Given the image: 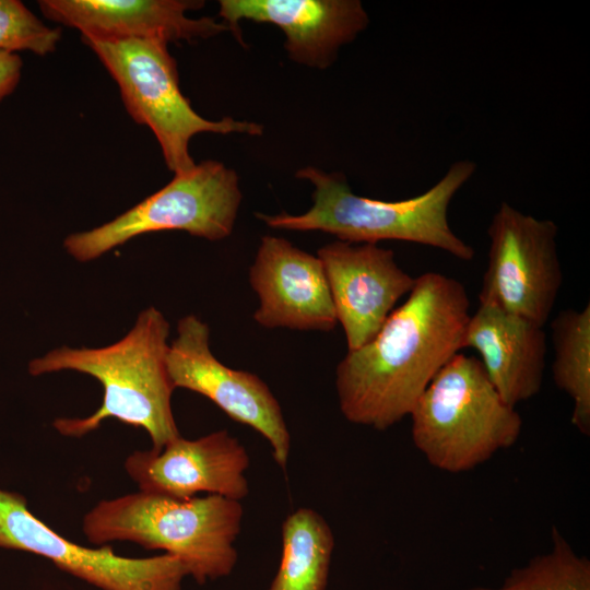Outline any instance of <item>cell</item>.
Instances as JSON below:
<instances>
[{
	"mask_svg": "<svg viewBox=\"0 0 590 590\" xmlns=\"http://www.w3.org/2000/svg\"><path fill=\"white\" fill-rule=\"evenodd\" d=\"M378 333L338 364L339 408L351 423L385 430L409 416L444 365L461 350L468 293L437 272L415 279Z\"/></svg>",
	"mask_w": 590,
	"mask_h": 590,
	"instance_id": "cell-1",
	"label": "cell"
},
{
	"mask_svg": "<svg viewBox=\"0 0 590 590\" xmlns=\"http://www.w3.org/2000/svg\"><path fill=\"white\" fill-rule=\"evenodd\" d=\"M168 335L164 315L149 307L116 343L95 349L60 346L32 359V376L74 370L94 377L103 386V403L92 415L59 417L54 427L63 436L82 437L106 418H116L143 428L154 450L179 437L172 410L175 388L166 365Z\"/></svg>",
	"mask_w": 590,
	"mask_h": 590,
	"instance_id": "cell-2",
	"label": "cell"
},
{
	"mask_svg": "<svg viewBox=\"0 0 590 590\" xmlns=\"http://www.w3.org/2000/svg\"><path fill=\"white\" fill-rule=\"evenodd\" d=\"M476 164L453 162L446 174L425 192L399 201L370 199L353 193L342 173H326L314 166L296 177L310 181L312 205L303 214H262L269 227L291 231H321L351 244L401 240L438 248L471 261L474 249L451 228L448 209L455 194L473 176Z\"/></svg>",
	"mask_w": 590,
	"mask_h": 590,
	"instance_id": "cell-3",
	"label": "cell"
},
{
	"mask_svg": "<svg viewBox=\"0 0 590 590\" xmlns=\"http://www.w3.org/2000/svg\"><path fill=\"white\" fill-rule=\"evenodd\" d=\"M241 502L219 495L187 499L139 491L97 503L82 530L98 545L128 541L179 558L198 583L228 576L237 562Z\"/></svg>",
	"mask_w": 590,
	"mask_h": 590,
	"instance_id": "cell-4",
	"label": "cell"
},
{
	"mask_svg": "<svg viewBox=\"0 0 590 590\" xmlns=\"http://www.w3.org/2000/svg\"><path fill=\"white\" fill-rule=\"evenodd\" d=\"M412 440L427 462L449 473L474 469L514 446L522 429L474 356L457 353L433 378L410 415Z\"/></svg>",
	"mask_w": 590,
	"mask_h": 590,
	"instance_id": "cell-5",
	"label": "cell"
},
{
	"mask_svg": "<svg viewBox=\"0 0 590 590\" xmlns=\"http://www.w3.org/2000/svg\"><path fill=\"white\" fill-rule=\"evenodd\" d=\"M116 81L128 114L156 137L169 170L194 167L190 140L201 132L261 135L263 126L224 117L209 120L191 107L179 87L177 64L167 43L157 39H82Z\"/></svg>",
	"mask_w": 590,
	"mask_h": 590,
	"instance_id": "cell-6",
	"label": "cell"
},
{
	"mask_svg": "<svg viewBox=\"0 0 590 590\" xmlns=\"http://www.w3.org/2000/svg\"><path fill=\"white\" fill-rule=\"evenodd\" d=\"M241 201L235 170L203 161L176 174L163 188L93 229L70 234L64 249L75 260H95L128 240L161 231H185L209 240L232 234Z\"/></svg>",
	"mask_w": 590,
	"mask_h": 590,
	"instance_id": "cell-7",
	"label": "cell"
},
{
	"mask_svg": "<svg viewBox=\"0 0 590 590\" xmlns=\"http://www.w3.org/2000/svg\"><path fill=\"white\" fill-rule=\"evenodd\" d=\"M557 225L500 203L489 223L488 260L480 303L544 326L563 282Z\"/></svg>",
	"mask_w": 590,
	"mask_h": 590,
	"instance_id": "cell-8",
	"label": "cell"
},
{
	"mask_svg": "<svg viewBox=\"0 0 590 590\" xmlns=\"http://www.w3.org/2000/svg\"><path fill=\"white\" fill-rule=\"evenodd\" d=\"M0 548L45 557L102 590H182L188 576L174 555L125 557L108 545L92 548L61 536L38 519L23 495L0 488Z\"/></svg>",
	"mask_w": 590,
	"mask_h": 590,
	"instance_id": "cell-9",
	"label": "cell"
},
{
	"mask_svg": "<svg viewBox=\"0 0 590 590\" xmlns=\"http://www.w3.org/2000/svg\"><path fill=\"white\" fill-rule=\"evenodd\" d=\"M166 365L175 389L206 397L232 420L257 430L271 445L275 463L285 470L291 435L279 401L257 375L229 368L213 355L206 323L194 315L178 321Z\"/></svg>",
	"mask_w": 590,
	"mask_h": 590,
	"instance_id": "cell-10",
	"label": "cell"
},
{
	"mask_svg": "<svg viewBox=\"0 0 590 590\" xmlns=\"http://www.w3.org/2000/svg\"><path fill=\"white\" fill-rule=\"evenodd\" d=\"M249 464L245 446L221 429L197 439L179 436L160 450H137L125 469L142 492L180 499L208 493L241 502L249 494Z\"/></svg>",
	"mask_w": 590,
	"mask_h": 590,
	"instance_id": "cell-11",
	"label": "cell"
},
{
	"mask_svg": "<svg viewBox=\"0 0 590 590\" xmlns=\"http://www.w3.org/2000/svg\"><path fill=\"white\" fill-rule=\"evenodd\" d=\"M317 257L326 273L337 320L345 333L347 351L362 347L378 333L416 279L398 266L391 249L377 244L337 240L321 247Z\"/></svg>",
	"mask_w": 590,
	"mask_h": 590,
	"instance_id": "cell-12",
	"label": "cell"
},
{
	"mask_svg": "<svg viewBox=\"0 0 590 590\" xmlns=\"http://www.w3.org/2000/svg\"><path fill=\"white\" fill-rule=\"evenodd\" d=\"M249 282L259 298L253 319L261 327L302 331L335 328V309L321 261L285 238H261Z\"/></svg>",
	"mask_w": 590,
	"mask_h": 590,
	"instance_id": "cell-13",
	"label": "cell"
},
{
	"mask_svg": "<svg viewBox=\"0 0 590 590\" xmlns=\"http://www.w3.org/2000/svg\"><path fill=\"white\" fill-rule=\"evenodd\" d=\"M219 14L240 42V20L276 25L288 57L319 69L331 66L341 46L369 24L359 0H221Z\"/></svg>",
	"mask_w": 590,
	"mask_h": 590,
	"instance_id": "cell-14",
	"label": "cell"
},
{
	"mask_svg": "<svg viewBox=\"0 0 590 590\" xmlns=\"http://www.w3.org/2000/svg\"><path fill=\"white\" fill-rule=\"evenodd\" d=\"M196 0H40L43 15L80 31L82 39H157L165 43L206 39L228 30L223 22L192 19Z\"/></svg>",
	"mask_w": 590,
	"mask_h": 590,
	"instance_id": "cell-15",
	"label": "cell"
},
{
	"mask_svg": "<svg viewBox=\"0 0 590 590\" xmlns=\"http://www.w3.org/2000/svg\"><path fill=\"white\" fill-rule=\"evenodd\" d=\"M461 347L474 349L504 402L516 408L541 389L545 368L543 327L496 305L480 303Z\"/></svg>",
	"mask_w": 590,
	"mask_h": 590,
	"instance_id": "cell-16",
	"label": "cell"
},
{
	"mask_svg": "<svg viewBox=\"0 0 590 590\" xmlns=\"http://www.w3.org/2000/svg\"><path fill=\"white\" fill-rule=\"evenodd\" d=\"M334 535L316 510L300 507L282 524V554L278 573L268 590H324Z\"/></svg>",
	"mask_w": 590,
	"mask_h": 590,
	"instance_id": "cell-17",
	"label": "cell"
},
{
	"mask_svg": "<svg viewBox=\"0 0 590 590\" xmlns=\"http://www.w3.org/2000/svg\"><path fill=\"white\" fill-rule=\"evenodd\" d=\"M555 385L573 400L571 424L590 434V305L566 309L552 322Z\"/></svg>",
	"mask_w": 590,
	"mask_h": 590,
	"instance_id": "cell-18",
	"label": "cell"
},
{
	"mask_svg": "<svg viewBox=\"0 0 590 590\" xmlns=\"http://www.w3.org/2000/svg\"><path fill=\"white\" fill-rule=\"evenodd\" d=\"M468 590H590V560L577 554L553 527L547 553L514 568L497 588L479 586Z\"/></svg>",
	"mask_w": 590,
	"mask_h": 590,
	"instance_id": "cell-19",
	"label": "cell"
},
{
	"mask_svg": "<svg viewBox=\"0 0 590 590\" xmlns=\"http://www.w3.org/2000/svg\"><path fill=\"white\" fill-rule=\"evenodd\" d=\"M60 38V28L47 26L21 1L0 0V50L45 56L56 50Z\"/></svg>",
	"mask_w": 590,
	"mask_h": 590,
	"instance_id": "cell-20",
	"label": "cell"
},
{
	"mask_svg": "<svg viewBox=\"0 0 590 590\" xmlns=\"http://www.w3.org/2000/svg\"><path fill=\"white\" fill-rule=\"evenodd\" d=\"M23 62L16 52L0 50V101L16 87Z\"/></svg>",
	"mask_w": 590,
	"mask_h": 590,
	"instance_id": "cell-21",
	"label": "cell"
}]
</instances>
